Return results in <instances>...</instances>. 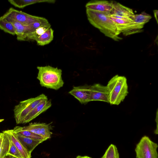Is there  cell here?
<instances>
[{
    "mask_svg": "<svg viewBox=\"0 0 158 158\" xmlns=\"http://www.w3.org/2000/svg\"><path fill=\"white\" fill-rule=\"evenodd\" d=\"M86 14L90 23L105 36L117 41L122 39L118 36L120 33L115 24L110 18V13L86 9Z\"/></svg>",
    "mask_w": 158,
    "mask_h": 158,
    "instance_id": "6da1fadb",
    "label": "cell"
},
{
    "mask_svg": "<svg viewBox=\"0 0 158 158\" xmlns=\"http://www.w3.org/2000/svg\"><path fill=\"white\" fill-rule=\"evenodd\" d=\"M37 68L38 71L37 78L41 86L55 90L63 87L64 83L61 69L49 65Z\"/></svg>",
    "mask_w": 158,
    "mask_h": 158,
    "instance_id": "7a4b0ae2",
    "label": "cell"
},
{
    "mask_svg": "<svg viewBox=\"0 0 158 158\" xmlns=\"http://www.w3.org/2000/svg\"><path fill=\"white\" fill-rule=\"evenodd\" d=\"M106 86L111 105H119L128 94L127 79L124 76L115 75L110 80Z\"/></svg>",
    "mask_w": 158,
    "mask_h": 158,
    "instance_id": "3957f363",
    "label": "cell"
},
{
    "mask_svg": "<svg viewBox=\"0 0 158 158\" xmlns=\"http://www.w3.org/2000/svg\"><path fill=\"white\" fill-rule=\"evenodd\" d=\"M48 99L47 96L42 94L37 97L20 102L14 109V117L17 124H22L27 115L38 104Z\"/></svg>",
    "mask_w": 158,
    "mask_h": 158,
    "instance_id": "277c9868",
    "label": "cell"
},
{
    "mask_svg": "<svg viewBox=\"0 0 158 158\" xmlns=\"http://www.w3.org/2000/svg\"><path fill=\"white\" fill-rule=\"evenodd\" d=\"M158 145L148 136L142 137L135 149L136 158H158Z\"/></svg>",
    "mask_w": 158,
    "mask_h": 158,
    "instance_id": "5b68a950",
    "label": "cell"
},
{
    "mask_svg": "<svg viewBox=\"0 0 158 158\" xmlns=\"http://www.w3.org/2000/svg\"><path fill=\"white\" fill-rule=\"evenodd\" d=\"M110 18L115 24L119 33H122L125 36L141 32L144 26L134 22L130 19H124Z\"/></svg>",
    "mask_w": 158,
    "mask_h": 158,
    "instance_id": "8992f818",
    "label": "cell"
},
{
    "mask_svg": "<svg viewBox=\"0 0 158 158\" xmlns=\"http://www.w3.org/2000/svg\"><path fill=\"white\" fill-rule=\"evenodd\" d=\"M8 21L14 20L27 26L39 20L40 17L32 15L12 8H10L3 16Z\"/></svg>",
    "mask_w": 158,
    "mask_h": 158,
    "instance_id": "52a82bcc",
    "label": "cell"
},
{
    "mask_svg": "<svg viewBox=\"0 0 158 158\" xmlns=\"http://www.w3.org/2000/svg\"><path fill=\"white\" fill-rule=\"evenodd\" d=\"M23 128L47 139L50 138L52 134L51 131L52 129L51 123H31L28 125L23 127Z\"/></svg>",
    "mask_w": 158,
    "mask_h": 158,
    "instance_id": "ba28073f",
    "label": "cell"
},
{
    "mask_svg": "<svg viewBox=\"0 0 158 158\" xmlns=\"http://www.w3.org/2000/svg\"><path fill=\"white\" fill-rule=\"evenodd\" d=\"M90 101H101L109 103V92L106 86L94 84L90 85Z\"/></svg>",
    "mask_w": 158,
    "mask_h": 158,
    "instance_id": "9c48e42d",
    "label": "cell"
},
{
    "mask_svg": "<svg viewBox=\"0 0 158 158\" xmlns=\"http://www.w3.org/2000/svg\"><path fill=\"white\" fill-rule=\"evenodd\" d=\"M90 85H85L74 86L69 93L73 96L81 104L90 102Z\"/></svg>",
    "mask_w": 158,
    "mask_h": 158,
    "instance_id": "30bf717a",
    "label": "cell"
},
{
    "mask_svg": "<svg viewBox=\"0 0 158 158\" xmlns=\"http://www.w3.org/2000/svg\"><path fill=\"white\" fill-rule=\"evenodd\" d=\"M113 1L106 0H91L85 5L86 9L95 11L110 13Z\"/></svg>",
    "mask_w": 158,
    "mask_h": 158,
    "instance_id": "8fae6325",
    "label": "cell"
},
{
    "mask_svg": "<svg viewBox=\"0 0 158 158\" xmlns=\"http://www.w3.org/2000/svg\"><path fill=\"white\" fill-rule=\"evenodd\" d=\"M52 105L51 100H45L38 104L25 117L22 124L26 123L32 121L40 114L47 110Z\"/></svg>",
    "mask_w": 158,
    "mask_h": 158,
    "instance_id": "7c38bea8",
    "label": "cell"
},
{
    "mask_svg": "<svg viewBox=\"0 0 158 158\" xmlns=\"http://www.w3.org/2000/svg\"><path fill=\"white\" fill-rule=\"evenodd\" d=\"M15 133L18 140L30 154L37 145L46 140L31 138Z\"/></svg>",
    "mask_w": 158,
    "mask_h": 158,
    "instance_id": "4fadbf2b",
    "label": "cell"
},
{
    "mask_svg": "<svg viewBox=\"0 0 158 158\" xmlns=\"http://www.w3.org/2000/svg\"><path fill=\"white\" fill-rule=\"evenodd\" d=\"M110 13L111 15L128 18L134 15L132 9L114 1H113L112 9Z\"/></svg>",
    "mask_w": 158,
    "mask_h": 158,
    "instance_id": "5bb4252c",
    "label": "cell"
},
{
    "mask_svg": "<svg viewBox=\"0 0 158 158\" xmlns=\"http://www.w3.org/2000/svg\"><path fill=\"white\" fill-rule=\"evenodd\" d=\"M10 137L6 130L0 132V158H4L9 150Z\"/></svg>",
    "mask_w": 158,
    "mask_h": 158,
    "instance_id": "9a60e30c",
    "label": "cell"
},
{
    "mask_svg": "<svg viewBox=\"0 0 158 158\" xmlns=\"http://www.w3.org/2000/svg\"><path fill=\"white\" fill-rule=\"evenodd\" d=\"M9 135L11 140L23 158H31V155L27 151L16 137L12 130H6Z\"/></svg>",
    "mask_w": 158,
    "mask_h": 158,
    "instance_id": "2e32d148",
    "label": "cell"
},
{
    "mask_svg": "<svg viewBox=\"0 0 158 158\" xmlns=\"http://www.w3.org/2000/svg\"><path fill=\"white\" fill-rule=\"evenodd\" d=\"M8 21L12 23L14 27L17 40H26L27 35V26L14 20H10Z\"/></svg>",
    "mask_w": 158,
    "mask_h": 158,
    "instance_id": "e0dca14e",
    "label": "cell"
},
{
    "mask_svg": "<svg viewBox=\"0 0 158 158\" xmlns=\"http://www.w3.org/2000/svg\"><path fill=\"white\" fill-rule=\"evenodd\" d=\"M8 2L16 7L22 8L27 6L36 3L43 2L54 3L56 1L54 0H9Z\"/></svg>",
    "mask_w": 158,
    "mask_h": 158,
    "instance_id": "ac0fdd59",
    "label": "cell"
},
{
    "mask_svg": "<svg viewBox=\"0 0 158 158\" xmlns=\"http://www.w3.org/2000/svg\"><path fill=\"white\" fill-rule=\"evenodd\" d=\"M54 31L51 27L40 36L36 40L37 44L44 46L49 44L53 39Z\"/></svg>",
    "mask_w": 158,
    "mask_h": 158,
    "instance_id": "d6986e66",
    "label": "cell"
},
{
    "mask_svg": "<svg viewBox=\"0 0 158 158\" xmlns=\"http://www.w3.org/2000/svg\"><path fill=\"white\" fill-rule=\"evenodd\" d=\"M12 130L13 132L15 133L26 137L39 139H47L29 131L24 129L23 127L16 126Z\"/></svg>",
    "mask_w": 158,
    "mask_h": 158,
    "instance_id": "ffe728a7",
    "label": "cell"
},
{
    "mask_svg": "<svg viewBox=\"0 0 158 158\" xmlns=\"http://www.w3.org/2000/svg\"><path fill=\"white\" fill-rule=\"evenodd\" d=\"M0 29L13 35H16L13 25L3 16L0 17Z\"/></svg>",
    "mask_w": 158,
    "mask_h": 158,
    "instance_id": "44dd1931",
    "label": "cell"
},
{
    "mask_svg": "<svg viewBox=\"0 0 158 158\" xmlns=\"http://www.w3.org/2000/svg\"><path fill=\"white\" fill-rule=\"evenodd\" d=\"M130 18L136 23L144 25L149 21L152 18V16L145 12H143L139 14H134Z\"/></svg>",
    "mask_w": 158,
    "mask_h": 158,
    "instance_id": "7402d4cb",
    "label": "cell"
},
{
    "mask_svg": "<svg viewBox=\"0 0 158 158\" xmlns=\"http://www.w3.org/2000/svg\"><path fill=\"white\" fill-rule=\"evenodd\" d=\"M48 20L45 18L40 17L38 20L27 26V36L30 33L35 31L38 27L49 24Z\"/></svg>",
    "mask_w": 158,
    "mask_h": 158,
    "instance_id": "603a6c76",
    "label": "cell"
},
{
    "mask_svg": "<svg viewBox=\"0 0 158 158\" xmlns=\"http://www.w3.org/2000/svg\"><path fill=\"white\" fill-rule=\"evenodd\" d=\"M51 25L49 24L40 27L36 29L35 31L28 34L27 40H33L36 41V39L43 34L48 29L51 27Z\"/></svg>",
    "mask_w": 158,
    "mask_h": 158,
    "instance_id": "cb8c5ba5",
    "label": "cell"
},
{
    "mask_svg": "<svg viewBox=\"0 0 158 158\" xmlns=\"http://www.w3.org/2000/svg\"><path fill=\"white\" fill-rule=\"evenodd\" d=\"M101 158H120L116 146L113 144H111Z\"/></svg>",
    "mask_w": 158,
    "mask_h": 158,
    "instance_id": "d4e9b609",
    "label": "cell"
},
{
    "mask_svg": "<svg viewBox=\"0 0 158 158\" xmlns=\"http://www.w3.org/2000/svg\"><path fill=\"white\" fill-rule=\"evenodd\" d=\"M7 155H11L16 158H23L11 139L10 141L9 150Z\"/></svg>",
    "mask_w": 158,
    "mask_h": 158,
    "instance_id": "484cf974",
    "label": "cell"
},
{
    "mask_svg": "<svg viewBox=\"0 0 158 158\" xmlns=\"http://www.w3.org/2000/svg\"><path fill=\"white\" fill-rule=\"evenodd\" d=\"M154 16L156 20V22L158 23V10H153Z\"/></svg>",
    "mask_w": 158,
    "mask_h": 158,
    "instance_id": "4316f807",
    "label": "cell"
},
{
    "mask_svg": "<svg viewBox=\"0 0 158 158\" xmlns=\"http://www.w3.org/2000/svg\"><path fill=\"white\" fill-rule=\"evenodd\" d=\"M76 158H92L90 157H89L87 156H78Z\"/></svg>",
    "mask_w": 158,
    "mask_h": 158,
    "instance_id": "83f0119b",
    "label": "cell"
},
{
    "mask_svg": "<svg viewBox=\"0 0 158 158\" xmlns=\"http://www.w3.org/2000/svg\"><path fill=\"white\" fill-rule=\"evenodd\" d=\"M4 158H16L13 156L10 155H6Z\"/></svg>",
    "mask_w": 158,
    "mask_h": 158,
    "instance_id": "f1b7e54d",
    "label": "cell"
},
{
    "mask_svg": "<svg viewBox=\"0 0 158 158\" xmlns=\"http://www.w3.org/2000/svg\"><path fill=\"white\" fill-rule=\"evenodd\" d=\"M4 120V119H0V123L2 122Z\"/></svg>",
    "mask_w": 158,
    "mask_h": 158,
    "instance_id": "f546056e",
    "label": "cell"
}]
</instances>
